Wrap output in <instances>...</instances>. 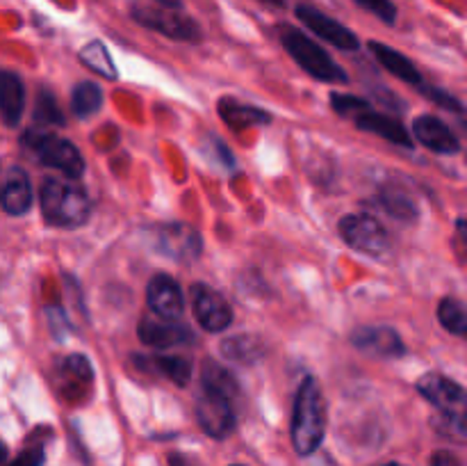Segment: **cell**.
Segmentation results:
<instances>
[{"label":"cell","instance_id":"1","mask_svg":"<svg viewBox=\"0 0 467 466\" xmlns=\"http://www.w3.org/2000/svg\"><path fill=\"white\" fill-rule=\"evenodd\" d=\"M418 391L436 409L433 428L451 441L467 443V391L442 373H427L418 379Z\"/></svg>","mask_w":467,"mask_h":466},{"label":"cell","instance_id":"2","mask_svg":"<svg viewBox=\"0 0 467 466\" xmlns=\"http://www.w3.org/2000/svg\"><path fill=\"white\" fill-rule=\"evenodd\" d=\"M327 432V407L315 377L301 382L292 414V443L299 455H313Z\"/></svg>","mask_w":467,"mask_h":466},{"label":"cell","instance_id":"3","mask_svg":"<svg viewBox=\"0 0 467 466\" xmlns=\"http://www.w3.org/2000/svg\"><path fill=\"white\" fill-rule=\"evenodd\" d=\"M41 213L50 227L76 228L89 219V196L73 178H48L39 192Z\"/></svg>","mask_w":467,"mask_h":466},{"label":"cell","instance_id":"4","mask_svg":"<svg viewBox=\"0 0 467 466\" xmlns=\"http://www.w3.org/2000/svg\"><path fill=\"white\" fill-rule=\"evenodd\" d=\"M278 35H281L283 48L315 80L333 82V85H345V82H349V76H347L345 69L322 46L315 44L308 35H304V32L292 26H281L278 27Z\"/></svg>","mask_w":467,"mask_h":466},{"label":"cell","instance_id":"5","mask_svg":"<svg viewBox=\"0 0 467 466\" xmlns=\"http://www.w3.org/2000/svg\"><path fill=\"white\" fill-rule=\"evenodd\" d=\"M23 146H27L41 164L57 169V172H62L67 178H73V181H76V178H80L82 174H85V160H82V154L71 144V142L64 140V137L50 135V132L30 131L23 135Z\"/></svg>","mask_w":467,"mask_h":466},{"label":"cell","instance_id":"6","mask_svg":"<svg viewBox=\"0 0 467 466\" xmlns=\"http://www.w3.org/2000/svg\"><path fill=\"white\" fill-rule=\"evenodd\" d=\"M130 16L135 18L140 26L160 32V35L169 37V39H178V41L201 39L199 23H196L194 18L187 16V14L176 12V9L150 7V5H132Z\"/></svg>","mask_w":467,"mask_h":466},{"label":"cell","instance_id":"7","mask_svg":"<svg viewBox=\"0 0 467 466\" xmlns=\"http://www.w3.org/2000/svg\"><path fill=\"white\" fill-rule=\"evenodd\" d=\"M340 236L351 249L368 256H383L390 251V236L372 215H347L340 219Z\"/></svg>","mask_w":467,"mask_h":466},{"label":"cell","instance_id":"8","mask_svg":"<svg viewBox=\"0 0 467 466\" xmlns=\"http://www.w3.org/2000/svg\"><path fill=\"white\" fill-rule=\"evenodd\" d=\"M153 240L160 254L176 263H194L203 249L201 233L185 222L160 224L153 233Z\"/></svg>","mask_w":467,"mask_h":466},{"label":"cell","instance_id":"9","mask_svg":"<svg viewBox=\"0 0 467 466\" xmlns=\"http://www.w3.org/2000/svg\"><path fill=\"white\" fill-rule=\"evenodd\" d=\"M196 420L208 437L226 439L235 428L233 397L203 387L199 393V400H196Z\"/></svg>","mask_w":467,"mask_h":466},{"label":"cell","instance_id":"10","mask_svg":"<svg viewBox=\"0 0 467 466\" xmlns=\"http://www.w3.org/2000/svg\"><path fill=\"white\" fill-rule=\"evenodd\" d=\"M192 306L194 315L205 332H223L233 323V309L208 283L192 286Z\"/></svg>","mask_w":467,"mask_h":466},{"label":"cell","instance_id":"11","mask_svg":"<svg viewBox=\"0 0 467 466\" xmlns=\"http://www.w3.org/2000/svg\"><path fill=\"white\" fill-rule=\"evenodd\" d=\"M296 16H299V21L304 23L308 30H313L315 35L327 39L328 44L336 46V48L358 50V37H356L349 27H345L342 23H337L336 18L322 14L319 9L310 7V5H299V7H296Z\"/></svg>","mask_w":467,"mask_h":466},{"label":"cell","instance_id":"12","mask_svg":"<svg viewBox=\"0 0 467 466\" xmlns=\"http://www.w3.org/2000/svg\"><path fill=\"white\" fill-rule=\"evenodd\" d=\"M137 336L144 345L150 347H173V345H192L194 332L187 324H178L176 320L160 318V315H146L137 327Z\"/></svg>","mask_w":467,"mask_h":466},{"label":"cell","instance_id":"13","mask_svg":"<svg viewBox=\"0 0 467 466\" xmlns=\"http://www.w3.org/2000/svg\"><path fill=\"white\" fill-rule=\"evenodd\" d=\"M351 343L356 350L365 352L369 356H379V359H395L406 352L401 336L392 327H358L351 334Z\"/></svg>","mask_w":467,"mask_h":466},{"label":"cell","instance_id":"14","mask_svg":"<svg viewBox=\"0 0 467 466\" xmlns=\"http://www.w3.org/2000/svg\"><path fill=\"white\" fill-rule=\"evenodd\" d=\"M146 300H149L150 311L160 318L178 320L185 309V300H182L181 283L169 274H155L146 286Z\"/></svg>","mask_w":467,"mask_h":466},{"label":"cell","instance_id":"15","mask_svg":"<svg viewBox=\"0 0 467 466\" xmlns=\"http://www.w3.org/2000/svg\"><path fill=\"white\" fill-rule=\"evenodd\" d=\"M413 132L418 137L420 144L427 149L436 151V154H456L461 149L459 137L454 135L450 126L442 119L433 117V114H422L413 122Z\"/></svg>","mask_w":467,"mask_h":466},{"label":"cell","instance_id":"16","mask_svg":"<svg viewBox=\"0 0 467 466\" xmlns=\"http://www.w3.org/2000/svg\"><path fill=\"white\" fill-rule=\"evenodd\" d=\"M132 361H135V365L140 370H146L150 375H164L176 387H187L192 379V364L185 356L132 355Z\"/></svg>","mask_w":467,"mask_h":466},{"label":"cell","instance_id":"17","mask_svg":"<svg viewBox=\"0 0 467 466\" xmlns=\"http://www.w3.org/2000/svg\"><path fill=\"white\" fill-rule=\"evenodd\" d=\"M356 126L365 132H374V135L383 137V140L392 142V144L406 146V149H413V142H410L409 131L397 122L395 117H388L383 112H372V110H365L363 114L354 119Z\"/></svg>","mask_w":467,"mask_h":466},{"label":"cell","instance_id":"18","mask_svg":"<svg viewBox=\"0 0 467 466\" xmlns=\"http://www.w3.org/2000/svg\"><path fill=\"white\" fill-rule=\"evenodd\" d=\"M0 206L9 215H26L32 206V185L30 178L23 169L12 167L0 192Z\"/></svg>","mask_w":467,"mask_h":466},{"label":"cell","instance_id":"19","mask_svg":"<svg viewBox=\"0 0 467 466\" xmlns=\"http://www.w3.org/2000/svg\"><path fill=\"white\" fill-rule=\"evenodd\" d=\"M217 110L223 123H228V128H233V131H246V128L265 126V123L272 122V114L269 112L255 108V105L240 103L235 99H222Z\"/></svg>","mask_w":467,"mask_h":466},{"label":"cell","instance_id":"20","mask_svg":"<svg viewBox=\"0 0 467 466\" xmlns=\"http://www.w3.org/2000/svg\"><path fill=\"white\" fill-rule=\"evenodd\" d=\"M23 105H26V90L16 73L0 71V114H3L7 126H16L23 117Z\"/></svg>","mask_w":467,"mask_h":466},{"label":"cell","instance_id":"21","mask_svg":"<svg viewBox=\"0 0 467 466\" xmlns=\"http://www.w3.org/2000/svg\"><path fill=\"white\" fill-rule=\"evenodd\" d=\"M369 50H372L374 58L381 62V67L388 69V71H390L392 76L400 78V80L409 82V85L413 87L422 85L424 82L422 76H420L418 67H415L406 55H401L400 50L390 48V46L381 44V41H369Z\"/></svg>","mask_w":467,"mask_h":466},{"label":"cell","instance_id":"22","mask_svg":"<svg viewBox=\"0 0 467 466\" xmlns=\"http://www.w3.org/2000/svg\"><path fill=\"white\" fill-rule=\"evenodd\" d=\"M267 352L265 343L260 338L242 334V336H231L222 343V355L231 361H240V364H255Z\"/></svg>","mask_w":467,"mask_h":466},{"label":"cell","instance_id":"23","mask_svg":"<svg viewBox=\"0 0 467 466\" xmlns=\"http://www.w3.org/2000/svg\"><path fill=\"white\" fill-rule=\"evenodd\" d=\"M80 62L85 64L87 69H91L94 73H99L105 80H117V67H114V59L109 55L108 46L103 41H89L87 46H82L80 50Z\"/></svg>","mask_w":467,"mask_h":466},{"label":"cell","instance_id":"24","mask_svg":"<svg viewBox=\"0 0 467 466\" xmlns=\"http://www.w3.org/2000/svg\"><path fill=\"white\" fill-rule=\"evenodd\" d=\"M71 108L76 112V117L89 119L103 108V90H100L96 82L82 80L73 87L71 94Z\"/></svg>","mask_w":467,"mask_h":466},{"label":"cell","instance_id":"25","mask_svg":"<svg viewBox=\"0 0 467 466\" xmlns=\"http://www.w3.org/2000/svg\"><path fill=\"white\" fill-rule=\"evenodd\" d=\"M377 206L381 210H386L390 217L400 219V222L413 224L418 219V206L409 199L401 192H392V190H383L381 195H377Z\"/></svg>","mask_w":467,"mask_h":466},{"label":"cell","instance_id":"26","mask_svg":"<svg viewBox=\"0 0 467 466\" xmlns=\"http://www.w3.org/2000/svg\"><path fill=\"white\" fill-rule=\"evenodd\" d=\"M201 384H203L205 388H213V391L226 393L228 397H233L240 391L235 377H233L222 364H217V361L213 359H208L203 364V370H201Z\"/></svg>","mask_w":467,"mask_h":466},{"label":"cell","instance_id":"27","mask_svg":"<svg viewBox=\"0 0 467 466\" xmlns=\"http://www.w3.org/2000/svg\"><path fill=\"white\" fill-rule=\"evenodd\" d=\"M438 320H441L442 327L447 329L454 336L467 338V311L454 297H445L438 306Z\"/></svg>","mask_w":467,"mask_h":466},{"label":"cell","instance_id":"28","mask_svg":"<svg viewBox=\"0 0 467 466\" xmlns=\"http://www.w3.org/2000/svg\"><path fill=\"white\" fill-rule=\"evenodd\" d=\"M35 122L41 123V126H62L64 123V114L53 91L39 90L35 103Z\"/></svg>","mask_w":467,"mask_h":466},{"label":"cell","instance_id":"29","mask_svg":"<svg viewBox=\"0 0 467 466\" xmlns=\"http://www.w3.org/2000/svg\"><path fill=\"white\" fill-rule=\"evenodd\" d=\"M331 103L337 114L349 119H356L358 114H363L365 110H369V103L365 99H360V96H351V94H340V91H333Z\"/></svg>","mask_w":467,"mask_h":466},{"label":"cell","instance_id":"30","mask_svg":"<svg viewBox=\"0 0 467 466\" xmlns=\"http://www.w3.org/2000/svg\"><path fill=\"white\" fill-rule=\"evenodd\" d=\"M201 149H203L205 158L213 160V163H217L219 167H223V169L235 167V155L231 154V149H228V146L223 144L219 137L210 135L208 140L203 142V146H201Z\"/></svg>","mask_w":467,"mask_h":466},{"label":"cell","instance_id":"31","mask_svg":"<svg viewBox=\"0 0 467 466\" xmlns=\"http://www.w3.org/2000/svg\"><path fill=\"white\" fill-rule=\"evenodd\" d=\"M415 90L422 91L429 101H433V103L441 105V108L451 110V112H463V105H461V101L456 99V96L447 94V91L441 90V87H433V85H427V82H422V85H418Z\"/></svg>","mask_w":467,"mask_h":466},{"label":"cell","instance_id":"32","mask_svg":"<svg viewBox=\"0 0 467 466\" xmlns=\"http://www.w3.org/2000/svg\"><path fill=\"white\" fill-rule=\"evenodd\" d=\"M356 5H360L363 9L372 12L374 16L381 18L388 26H392V23L397 21V7L392 5V0H356Z\"/></svg>","mask_w":467,"mask_h":466},{"label":"cell","instance_id":"33","mask_svg":"<svg viewBox=\"0 0 467 466\" xmlns=\"http://www.w3.org/2000/svg\"><path fill=\"white\" fill-rule=\"evenodd\" d=\"M44 460H46L44 448L35 446V448H27V450H23L21 455H18L9 466H44Z\"/></svg>","mask_w":467,"mask_h":466},{"label":"cell","instance_id":"34","mask_svg":"<svg viewBox=\"0 0 467 466\" xmlns=\"http://www.w3.org/2000/svg\"><path fill=\"white\" fill-rule=\"evenodd\" d=\"M431 466H461V460L450 450H436L431 455Z\"/></svg>","mask_w":467,"mask_h":466},{"label":"cell","instance_id":"35","mask_svg":"<svg viewBox=\"0 0 467 466\" xmlns=\"http://www.w3.org/2000/svg\"><path fill=\"white\" fill-rule=\"evenodd\" d=\"M456 231H459L461 242H463V247L467 251V219H459V222H456Z\"/></svg>","mask_w":467,"mask_h":466},{"label":"cell","instance_id":"36","mask_svg":"<svg viewBox=\"0 0 467 466\" xmlns=\"http://www.w3.org/2000/svg\"><path fill=\"white\" fill-rule=\"evenodd\" d=\"M158 5L164 9H176L178 12L182 7V0H158Z\"/></svg>","mask_w":467,"mask_h":466},{"label":"cell","instance_id":"37","mask_svg":"<svg viewBox=\"0 0 467 466\" xmlns=\"http://www.w3.org/2000/svg\"><path fill=\"white\" fill-rule=\"evenodd\" d=\"M169 466H192V464L182 455H176V452H173V455H169Z\"/></svg>","mask_w":467,"mask_h":466},{"label":"cell","instance_id":"38","mask_svg":"<svg viewBox=\"0 0 467 466\" xmlns=\"http://www.w3.org/2000/svg\"><path fill=\"white\" fill-rule=\"evenodd\" d=\"M5 460H7V446H5V443L0 441V464H3Z\"/></svg>","mask_w":467,"mask_h":466},{"label":"cell","instance_id":"39","mask_svg":"<svg viewBox=\"0 0 467 466\" xmlns=\"http://www.w3.org/2000/svg\"><path fill=\"white\" fill-rule=\"evenodd\" d=\"M260 3H267V5H276V7H283L285 0H260Z\"/></svg>","mask_w":467,"mask_h":466},{"label":"cell","instance_id":"40","mask_svg":"<svg viewBox=\"0 0 467 466\" xmlns=\"http://www.w3.org/2000/svg\"><path fill=\"white\" fill-rule=\"evenodd\" d=\"M381 466H401V464H397V461H390V464H381Z\"/></svg>","mask_w":467,"mask_h":466},{"label":"cell","instance_id":"41","mask_svg":"<svg viewBox=\"0 0 467 466\" xmlns=\"http://www.w3.org/2000/svg\"><path fill=\"white\" fill-rule=\"evenodd\" d=\"M233 466H242V464H233Z\"/></svg>","mask_w":467,"mask_h":466}]
</instances>
